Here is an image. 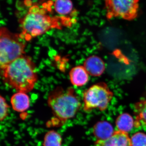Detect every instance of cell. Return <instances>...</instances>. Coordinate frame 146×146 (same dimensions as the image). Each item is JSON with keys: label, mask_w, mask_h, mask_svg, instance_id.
<instances>
[{"label": "cell", "mask_w": 146, "mask_h": 146, "mask_svg": "<svg viewBox=\"0 0 146 146\" xmlns=\"http://www.w3.org/2000/svg\"><path fill=\"white\" fill-rule=\"evenodd\" d=\"M113 96V92L105 82L94 84L83 92L84 110L86 112L96 109L104 111L108 107Z\"/></svg>", "instance_id": "cell-5"}, {"label": "cell", "mask_w": 146, "mask_h": 146, "mask_svg": "<svg viewBox=\"0 0 146 146\" xmlns=\"http://www.w3.org/2000/svg\"><path fill=\"white\" fill-rule=\"evenodd\" d=\"M83 66L88 74L93 76H101L105 70L104 61L98 56L92 55L87 58Z\"/></svg>", "instance_id": "cell-8"}, {"label": "cell", "mask_w": 146, "mask_h": 146, "mask_svg": "<svg viewBox=\"0 0 146 146\" xmlns=\"http://www.w3.org/2000/svg\"><path fill=\"white\" fill-rule=\"evenodd\" d=\"M134 111L136 115L135 126L143 124L146 126V100L136 103L134 106Z\"/></svg>", "instance_id": "cell-13"}, {"label": "cell", "mask_w": 146, "mask_h": 146, "mask_svg": "<svg viewBox=\"0 0 146 146\" xmlns=\"http://www.w3.org/2000/svg\"><path fill=\"white\" fill-rule=\"evenodd\" d=\"M116 125L119 130L128 133L135 125V121L129 114L123 113L117 118Z\"/></svg>", "instance_id": "cell-12"}, {"label": "cell", "mask_w": 146, "mask_h": 146, "mask_svg": "<svg viewBox=\"0 0 146 146\" xmlns=\"http://www.w3.org/2000/svg\"><path fill=\"white\" fill-rule=\"evenodd\" d=\"M10 101L12 108L17 112H25L30 107L29 97L26 93L17 92L11 96Z\"/></svg>", "instance_id": "cell-10"}, {"label": "cell", "mask_w": 146, "mask_h": 146, "mask_svg": "<svg viewBox=\"0 0 146 146\" xmlns=\"http://www.w3.org/2000/svg\"><path fill=\"white\" fill-rule=\"evenodd\" d=\"M73 4L70 0H58L54 3L55 10L58 14L67 15L72 10Z\"/></svg>", "instance_id": "cell-15"}, {"label": "cell", "mask_w": 146, "mask_h": 146, "mask_svg": "<svg viewBox=\"0 0 146 146\" xmlns=\"http://www.w3.org/2000/svg\"><path fill=\"white\" fill-rule=\"evenodd\" d=\"M26 40L21 34L13 33L5 27L0 29V66L1 69L24 55Z\"/></svg>", "instance_id": "cell-4"}, {"label": "cell", "mask_w": 146, "mask_h": 146, "mask_svg": "<svg viewBox=\"0 0 146 146\" xmlns=\"http://www.w3.org/2000/svg\"><path fill=\"white\" fill-rule=\"evenodd\" d=\"M89 74L83 66H76L71 69L69 73L70 80L74 86H82L89 81Z\"/></svg>", "instance_id": "cell-9"}, {"label": "cell", "mask_w": 146, "mask_h": 146, "mask_svg": "<svg viewBox=\"0 0 146 146\" xmlns=\"http://www.w3.org/2000/svg\"><path fill=\"white\" fill-rule=\"evenodd\" d=\"M48 104L52 111L55 125H63L68 120L74 118L81 106L74 89H64L58 86L48 96Z\"/></svg>", "instance_id": "cell-2"}, {"label": "cell", "mask_w": 146, "mask_h": 146, "mask_svg": "<svg viewBox=\"0 0 146 146\" xmlns=\"http://www.w3.org/2000/svg\"><path fill=\"white\" fill-rule=\"evenodd\" d=\"M131 146H146V134L138 132L133 134L131 138Z\"/></svg>", "instance_id": "cell-16"}, {"label": "cell", "mask_w": 146, "mask_h": 146, "mask_svg": "<svg viewBox=\"0 0 146 146\" xmlns=\"http://www.w3.org/2000/svg\"><path fill=\"white\" fill-rule=\"evenodd\" d=\"M0 120L1 121H3L8 116L9 109L10 106L7 102L5 99L2 96H0Z\"/></svg>", "instance_id": "cell-17"}, {"label": "cell", "mask_w": 146, "mask_h": 146, "mask_svg": "<svg viewBox=\"0 0 146 146\" xmlns=\"http://www.w3.org/2000/svg\"><path fill=\"white\" fill-rule=\"evenodd\" d=\"M138 0L114 1H105L106 17L108 20L120 18L127 21L134 20L138 16L139 10Z\"/></svg>", "instance_id": "cell-6"}, {"label": "cell", "mask_w": 146, "mask_h": 146, "mask_svg": "<svg viewBox=\"0 0 146 146\" xmlns=\"http://www.w3.org/2000/svg\"><path fill=\"white\" fill-rule=\"evenodd\" d=\"M1 70L4 82L18 92H30L38 79L35 64L25 55Z\"/></svg>", "instance_id": "cell-1"}, {"label": "cell", "mask_w": 146, "mask_h": 146, "mask_svg": "<svg viewBox=\"0 0 146 146\" xmlns=\"http://www.w3.org/2000/svg\"><path fill=\"white\" fill-rule=\"evenodd\" d=\"M95 146H131V138L127 132L115 131L112 136L104 140H97Z\"/></svg>", "instance_id": "cell-7"}, {"label": "cell", "mask_w": 146, "mask_h": 146, "mask_svg": "<svg viewBox=\"0 0 146 146\" xmlns=\"http://www.w3.org/2000/svg\"><path fill=\"white\" fill-rule=\"evenodd\" d=\"M62 139L61 135L54 130L49 131L45 134L43 141V146H62Z\"/></svg>", "instance_id": "cell-14"}, {"label": "cell", "mask_w": 146, "mask_h": 146, "mask_svg": "<svg viewBox=\"0 0 146 146\" xmlns=\"http://www.w3.org/2000/svg\"><path fill=\"white\" fill-rule=\"evenodd\" d=\"M66 19L65 17H52L48 15L46 9L33 5L21 20V34L26 41H29L33 37L42 35L52 29H60V22Z\"/></svg>", "instance_id": "cell-3"}, {"label": "cell", "mask_w": 146, "mask_h": 146, "mask_svg": "<svg viewBox=\"0 0 146 146\" xmlns=\"http://www.w3.org/2000/svg\"><path fill=\"white\" fill-rule=\"evenodd\" d=\"M114 132L112 125L106 121L98 122L94 126L93 128V133L97 140L108 139Z\"/></svg>", "instance_id": "cell-11"}]
</instances>
